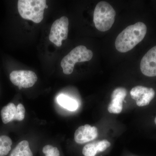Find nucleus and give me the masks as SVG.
Returning <instances> with one entry per match:
<instances>
[{
  "mask_svg": "<svg viewBox=\"0 0 156 156\" xmlns=\"http://www.w3.org/2000/svg\"><path fill=\"white\" fill-rule=\"evenodd\" d=\"M84 156H95L99 153L96 142L88 144L84 147L82 151Z\"/></svg>",
  "mask_w": 156,
  "mask_h": 156,
  "instance_id": "obj_15",
  "label": "nucleus"
},
{
  "mask_svg": "<svg viewBox=\"0 0 156 156\" xmlns=\"http://www.w3.org/2000/svg\"><path fill=\"white\" fill-rule=\"evenodd\" d=\"M127 94V90L123 87H118L113 91L111 95L112 101L108 107L109 112L118 114L122 112L123 101Z\"/></svg>",
  "mask_w": 156,
  "mask_h": 156,
  "instance_id": "obj_10",
  "label": "nucleus"
},
{
  "mask_svg": "<svg viewBox=\"0 0 156 156\" xmlns=\"http://www.w3.org/2000/svg\"><path fill=\"white\" fill-rule=\"evenodd\" d=\"M46 5L45 0H19L17 3L20 16L35 23H39L43 20Z\"/></svg>",
  "mask_w": 156,
  "mask_h": 156,
  "instance_id": "obj_2",
  "label": "nucleus"
},
{
  "mask_svg": "<svg viewBox=\"0 0 156 156\" xmlns=\"http://www.w3.org/2000/svg\"><path fill=\"white\" fill-rule=\"evenodd\" d=\"M57 101L60 106L70 111H74L78 108L76 101L64 94L58 95Z\"/></svg>",
  "mask_w": 156,
  "mask_h": 156,
  "instance_id": "obj_12",
  "label": "nucleus"
},
{
  "mask_svg": "<svg viewBox=\"0 0 156 156\" xmlns=\"http://www.w3.org/2000/svg\"><path fill=\"white\" fill-rule=\"evenodd\" d=\"M45 156H60V153L56 147L51 145H46L42 150Z\"/></svg>",
  "mask_w": 156,
  "mask_h": 156,
  "instance_id": "obj_16",
  "label": "nucleus"
},
{
  "mask_svg": "<svg viewBox=\"0 0 156 156\" xmlns=\"http://www.w3.org/2000/svg\"><path fill=\"white\" fill-rule=\"evenodd\" d=\"M147 31L146 25L143 22L127 27L117 37L115 41L116 49L123 53L132 50L143 40Z\"/></svg>",
  "mask_w": 156,
  "mask_h": 156,
  "instance_id": "obj_1",
  "label": "nucleus"
},
{
  "mask_svg": "<svg viewBox=\"0 0 156 156\" xmlns=\"http://www.w3.org/2000/svg\"><path fill=\"white\" fill-rule=\"evenodd\" d=\"M93 55L92 51L87 49L85 46H79L74 48L62 60L60 65L63 73L65 74H70L76 63L89 61Z\"/></svg>",
  "mask_w": 156,
  "mask_h": 156,
  "instance_id": "obj_4",
  "label": "nucleus"
},
{
  "mask_svg": "<svg viewBox=\"0 0 156 156\" xmlns=\"http://www.w3.org/2000/svg\"><path fill=\"white\" fill-rule=\"evenodd\" d=\"M16 112V106L13 103H9L2 109L1 117L4 124L14 121Z\"/></svg>",
  "mask_w": 156,
  "mask_h": 156,
  "instance_id": "obj_13",
  "label": "nucleus"
},
{
  "mask_svg": "<svg viewBox=\"0 0 156 156\" xmlns=\"http://www.w3.org/2000/svg\"><path fill=\"white\" fill-rule=\"evenodd\" d=\"M154 90L152 88L138 86L132 88L130 91L131 97L136 100V105L143 107L148 105L154 97Z\"/></svg>",
  "mask_w": 156,
  "mask_h": 156,
  "instance_id": "obj_7",
  "label": "nucleus"
},
{
  "mask_svg": "<svg viewBox=\"0 0 156 156\" xmlns=\"http://www.w3.org/2000/svg\"><path fill=\"white\" fill-rule=\"evenodd\" d=\"M12 140L6 135L0 136V156H5L9 154L11 149Z\"/></svg>",
  "mask_w": 156,
  "mask_h": 156,
  "instance_id": "obj_14",
  "label": "nucleus"
},
{
  "mask_svg": "<svg viewBox=\"0 0 156 156\" xmlns=\"http://www.w3.org/2000/svg\"><path fill=\"white\" fill-rule=\"evenodd\" d=\"M9 156H33V154L30 148L28 141L24 140L17 144Z\"/></svg>",
  "mask_w": 156,
  "mask_h": 156,
  "instance_id": "obj_11",
  "label": "nucleus"
},
{
  "mask_svg": "<svg viewBox=\"0 0 156 156\" xmlns=\"http://www.w3.org/2000/svg\"><path fill=\"white\" fill-rule=\"evenodd\" d=\"M140 69L144 75L148 77L156 76V46L147 51L143 57Z\"/></svg>",
  "mask_w": 156,
  "mask_h": 156,
  "instance_id": "obj_8",
  "label": "nucleus"
},
{
  "mask_svg": "<svg viewBox=\"0 0 156 156\" xmlns=\"http://www.w3.org/2000/svg\"><path fill=\"white\" fill-rule=\"evenodd\" d=\"M154 122H155V124L156 125V117L155 119Z\"/></svg>",
  "mask_w": 156,
  "mask_h": 156,
  "instance_id": "obj_19",
  "label": "nucleus"
},
{
  "mask_svg": "<svg viewBox=\"0 0 156 156\" xmlns=\"http://www.w3.org/2000/svg\"><path fill=\"white\" fill-rule=\"evenodd\" d=\"M25 109L22 104H19L16 106V112L14 120L22 121L25 118Z\"/></svg>",
  "mask_w": 156,
  "mask_h": 156,
  "instance_id": "obj_17",
  "label": "nucleus"
},
{
  "mask_svg": "<svg viewBox=\"0 0 156 156\" xmlns=\"http://www.w3.org/2000/svg\"><path fill=\"white\" fill-rule=\"evenodd\" d=\"M10 79L12 83L21 89L32 87L38 78L35 73L32 71L15 70L10 74Z\"/></svg>",
  "mask_w": 156,
  "mask_h": 156,
  "instance_id": "obj_6",
  "label": "nucleus"
},
{
  "mask_svg": "<svg viewBox=\"0 0 156 156\" xmlns=\"http://www.w3.org/2000/svg\"><path fill=\"white\" fill-rule=\"evenodd\" d=\"M46 9H47V8H48V5H46Z\"/></svg>",
  "mask_w": 156,
  "mask_h": 156,
  "instance_id": "obj_20",
  "label": "nucleus"
},
{
  "mask_svg": "<svg viewBox=\"0 0 156 156\" xmlns=\"http://www.w3.org/2000/svg\"><path fill=\"white\" fill-rule=\"evenodd\" d=\"M115 15V11L108 3L99 2L96 5L93 14L95 27L101 32L108 30L114 23Z\"/></svg>",
  "mask_w": 156,
  "mask_h": 156,
  "instance_id": "obj_3",
  "label": "nucleus"
},
{
  "mask_svg": "<svg viewBox=\"0 0 156 156\" xmlns=\"http://www.w3.org/2000/svg\"><path fill=\"white\" fill-rule=\"evenodd\" d=\"M98 136V129L95 126L85 125L81 126L76 130L74 140L79 144H83L94 140Z\"/></svg>",
  "mask_w": 156,
  "mask_h": 156,
  "instance_id": "obj_9",
  "label": "nucleus"
},
{
  "mask_svg": "<svg viewBox=\"0 0 156 156\" xmlns=\"http://www.w3.org/2000/svg\"><path fill=\"white\" fill-rule=\"evenodd\" d=\"M69 24V20L66 16L56 20L52 24L49 38L57 47L61 46L62 41L67 38Z\"/></svg>",
  "mask_w": 156,
  "mask_h": 156,
  "instance_id": "obj_5",
  "label": "nucleus"
},
{
  "mask_svg": "<svg viewBox=\"0 0 156 156\" xmlns=\"http://www.w3.org/2000/svg\"><path fill=\"white\" fill-rule=\"evenodd\" d=\"M111 143L107 140H103L98 142H96V145L98 153L103 152L105 151L108 148L110 147Z\"/></svg>",
  "mask_w": 156,
  "mask_h": 156,
  "instance_id": "obj_18",
  "label": "nucleus"
}]
</instances>
